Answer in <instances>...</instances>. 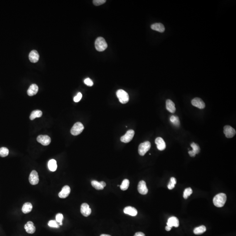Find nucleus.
I'll use <instances>...</instances> for the list:
<instances>
[{
	"label": "nucleus",
	"instance_id": "1",
	"mask_svg": "<svg viewBox=\"0 0 236 236\" xmlns=\"http://www.w3.org/2000/svg\"><path fill=\"white\" fill-rule=\"evenodd\" d=\"M227 198V196L225 194L223 193L218 194L213 198V204L217 207H222L226 203Z\"/></svg>",
	"mask_w": 236,
	"mask_h": 236
},
{
	"label": "nucleus",
	"instance_id": "2",
	"mask_svg": "<svg viewBox=\"0 0 236 236\" xmlns=\"http://www.w3.org/2000/svg\"><path fill=\"white\" fill-rule=\"evenodd\" d=\"M95 47L97 51L103 52L106 50L108 47V44L104 38L99 37L95 40Z\"/></svg>",
	"mask_w": 236,
	"mask_h": 236
},
{
	"label": "nucleus",
	"instance_id": "3",
	"mask_svg": "<svg viewBox=\"0 0 236 236\" xmlns=\"http://www.w3.org/2000/svg\"><path fill=\"white\" fill-rule=\"evenodd\" d=\"M117 98L119 99V102L122 104L127 103L129 101V96L127 93L123 90L119 89L116 92Z\"/></svg>",
	"mask_w": 236,
	"mask_h": 236
},
{
	"label": "nucleus",
	"instance_id": "4",
	"mask_svg": "<svg viewBox=\"0 0 236 236\" xmlns=\"http://www.w3.org/2000/svg\"><path fill=\"white\" fill-rule=\"evenodd\" d=\"M151 144L149 141H146L139 144L138 148V152L141 156H144L146 153L150 149Z\"/></svg>",
	"mask_w": 236,
	"mask_h": 236
},
{
	"label": "nucleus",
	"instance_id": "5",
	"mask_svg": "<svg viewBox=\"0 0 236 236\" xmlns=\"http://www.w3.org/2000/svg\"><path fill=\"white\" fill-rule=\"evenodd\" d=\"M84 129L83 125L80 122H78L74 124L70 130V133L74 136H77L81 133Z\"/></svg>",
	"mask_w": 236,
	"mask_h": 236
},
{
	"label": "nucleus",
	"instance_id": "6",
	"mask_svg": "<svg viewBox=\"0 0 236 236\" xmlns=\"http://www.w3.org/2000/svg\"><path fill=\"white\" fill-rule=\"evenodd\" d=\"M223 133L225 134L226 137L228 138L233 137L236 134V130L230 125H227L224 126Z\"/></svg>",
	"mask_w": 236,
	"mask_h": 236
},
{
	"label": "nucleus",
	"instance_id": "7",
	"mask_svg": "<svg viewBox=\"0 0 236 236\" xmlns=\"http://www.w3.org/2000/svg\"><path fill=\"white\" fill-rule=\"evenodd\" d=\"M135 132L133 130L130 129L127 131L126 133L121 137V141L124 143H128L131 141L133 137Z\"/></svg>",
	"mask_w": 236,
	"mask_h": 236
},
{
	"label": "nucleus",
	"instance_id": "8",
	"mask_svg": "<svg viewBox=\"0 0 236 236\" xmlns=\"http://www.w3.org/2000/svg\"><path fill=\"white\" fill-rule=\"evenodd\" d=\"M37 140L39 143L44 146H47L51 143V138L47 135H39L37 138Z\"/></svg>",
	"mask_w": 236,
	"mask_h": 236
},
{
	"label": "nucleus",
	"instance_id": "9",
	"mask_svg": "<svg viewBox=\"0 0 236 236\" xmlns=\"http://www.w3.org/2000/svg\"><path fill=\"white\" fill-rule=\"evenodd\" d=\"M29 181L32 185H36L39 182V177L38 173L36 171L33 170L30 174Z\"/></svg>",
	"mask_w": 236,
	"mask_h": 236
},
{
	"label": "nucleus",
	"instance_id": "10",
	"mask_svg": "<svg viewBox=\"0 0 236 236\" xmlns=\"http://www.w3.org/2000/svg\"><path fill=\"white\" fill-rule=\"evenodd\" d=\"M138 191L142 195H146L148 192L146 182L144 181H141L138 185Z\"/></svg>",
	"mask_w": 236,
	"mask_h": 236
},
{
	"label": "nucleus",
	"instance_id": "11",
	"mask_svg": "<svg viewBox=\"0 0 236 236\" xmlns=\"http://www.w3.org/2000/svg\"><path fill=\"white\" fill-rule=\"evenodd\" d=\"M80 212L84 217H87L91 213V210L89 206L87 203H84L81 205Z\"/></svg>",
	"mask_w": 236,
	"mask_h": 236
},
{
	"label": "nucleus",
	"instance_id": "12",
	"mask_svg": "<svg viewBox=\"0 0 236 236\" xmlns=\"http://www.w3.org/2000/svg\"><path fill=\"white\" fill-rule=\"evenodd\" d=\"M192 104L198 109H203L205 107V103L200 98H196L192 100Z\"/></svg>",
	"mask_w": 236,
	"mask_h": 236
},
{
	"label": "nucleus",
	"instance_id": "13",
	"mask_svg": "<svg viewBox=\"0 0 236 236\" xmlns=\"http://www.w3.org/2000/svg\"><path fill=\"white\" fill-rule=\"evenodd\" d=\"M70 192V188L68 185H65L62 188V190L59 193V197L65 198L68 196Z\"/></svg>",
	"mask_w": 236,
	"mask_h": 236
},
{
	"label": "nucleus",
	"instance_id": "14",
	"mask_svg": "<svg viewBox=\"0 0 236 236\" xmlns=\"http://www.w3.org/2000/svg\"><path fill=\"white\" fill-rule=\"evenodd\" d=\"M167 224V226L171 227L172 228L173 227H178L179 226V220L176 217H171L168 219Z\"/></svg>",
	"mask_w": 236,
	"mask_h": 236
},
{
	"label": "nucleus",
	"instance_id": "15",
	"mask_svg": "<svg viewBox=\"0 0 236 236\" xmlns=\"http://www.w3.org/2000/svg\"><path fill=\"white\" fill-rule=\"evenodd\" d=\"M191 147L192 148V150H190L188 154L191 157H194L196 154H198L200 152V149L199 146L195 143H192L191 144Z\"/></svg>",
	"mask_w": 236,
	"mask_h": 236
},
{
	"label": "nucleus",
	"instance_id": "16",
	"mask_svg": "<svg viewBox=\"0 0 236 236\" xmlns=\"http://www.w3.org/2000/svg\"><path fill=\"white\" fill-rule=\"evenodd\" d=\"M40 59L39 53L35 50H33L29 54V59L32 63H35L38 62Z\"/></svg>",
	"mask_w": 236,
	"mask_h": 236
},
{
	"label": "nucleus",
	"instance_id": "17",
	"mask_svg": "<svg viewBox=\"0 0 236 236\" xmlns=\"http://www.w3.org/2000/svg\"><path fill=\"white\" fill-rule=\"evenodd\" d=\"M155 143L157 145V148L159 150L162 151L166 148V143L162 137L157 138L155 139Z\"/></svg>",
	"mask_w": 236,
	"mask_h": 236
},
{
	"label": "nucleus",
	"instance_id": "18",
	"mask_svg": "<svg viewBox=\"0 0 236 236\" xmlns=\"http://www.w3.org/2000/svg\"><path fill=\"white\" fill-rule=\"evenodd\" d=\"M26 232L30 234L34 233L36 231V227L34 226V223L31 221H29L25 225L24 227Z\"/></svg>",
	"mask_w": 236,
	"mask_h": 236
},
{
	"label": "nucleus",
	"instance_id": "19",
	"mask_svg": "<svg viewBox=\"0 0 236 236\" xmlns=\"http://www.w3.org/2000/svg\"><path fill=\"white\" fill-rule=\"evenodd\" d=\"M124 213L125 214H128L132 217H135V216H137V209L130 206L125 208L124 209Z\"/></svg>",
	"mask_w": 236,
	"mask_h": 236
},
{
	"label": "nucleus",
	"instance_id": "20",
	"mask_svg": "<svg viewBox=\"0 0 236 236\" xmlns=\"http://www.w3.org/2000/svg\"><path fill=\"white\" fill-rule=\"evenodd\" d=\"M38 90H39V88L36 84H32L28 89L27 91V94L29 96H33L37 93Z\"/></svg>",
	"mask_w": 236,
	"mask_h": 236
},
{
	"label": "nucleus",
	"instance_id": "21",
	"mask_svg": "<svg viewBox=\"0 0 236 236\" xmlns=\"http://www.w3.org/2000/svg\"><path fill=\"white\" fill-rule=\"evenodd\" d=\"M166 109L167 110L172 113H174L176 111V108L174 103L170 99H168L166 102Z\"/></svg>",
	"mask_w": 236,
	"mask_h": 236
},
{
	"label": "nucleus",
	"instance_id": "22",
	"mask_svg": "<svg viewBox=\"0 0 236 236\" xmlns=\"http://www.w3.org/2000/svg\"><path fill=\"white\" fill-rule=\"evenodd\" d=\"M151 28L154 30L160 32H163L165 31V27L162 23H155L151 25Z\"/></svg>",
	"mask_w": 236,
	"mask_h": 236
},
{
	"label": "nucleus",
	"instance_id": "23",
	"mask_svg": "<svg viewBox=\"0 0 236 236\" xmlns=\"http://www.w3.org/2000/svg\"><path fill=\"white\" fill-rule=\"evenodd\" d=\"M49 170L51 172H55L57 169V163L54 159H51L49 161L48 164Z\"/></svg>",
	"mask_w": 236,
	"mask_h": 236
},
{
	"label": "nucleus",
	"instance_id": "24",
	"mask_svg": "<svg viewBox=\"0 0 236 236\" xmlns=\"http://www.w3.org/2000/svg\"><path fill=\"white\" fill-rule=\"evenodd\" d=\"M32 206L30 202H26L23 205L22 208V211L25 214L29 213L32 210Z\"/></svg>",
	"mask_w": 236,
	"mask_h": 236
},
{
	"label": "nucleus",
	"instance_id": "25",
	"mask_svg": "<svg viewBox=\"0 0 236 236\" xmlns=\"http://www.w3.org/2000/svg\"><path fill=\"white\" fill-rule=\"evenodd\" d=\"M206 231V227L204 225L199 226V227H196L194 230L193 232L194 234L196 235H200L202 234Z\"/></svg>",
	"mask_w": 236,
	"mask_h": 236
},
{
	"label": "nucleus",
	"instance_id": "26",
	"mask_svg": "<svg viewBox=\"0 0 236 236\" xmlns=\"http://www.w3.org/2000/svg\"><path fill=\"white\" fill-rule=\"evenodd\" d=\"M43 115V113L40 110H36L32 111L30 116V119L31 120H33L36 118H39L41 117Z\"/></svg>",
	"mask_w": 236,
	"mask_h": 236
},
{
	"label": "nucleus",
	"instance_id": "27",
	"mask_svg": "<svg viewBox=\"0 0 236 236\" xmlns=\"http://www.w3.org/2000/svg\"><path fill=\"white\" fill-rule=\"evenodd\" d=\"M170 121L176 127H179L180 126V122L179 118L178 116L172 115L170 117Z\"/></svg>",
	"mask_w": 236,
	"mask_h": 236
},
{
	"label": "nucleus",
	"instance_id": "28",
	"mask_svg": "<svg viewBox=\"0 0 236 236\" xmlns=\"http://www.w3.org/2000/svg\"><path fill=\"white\" fill-rule=\"evenodd\" d=\"M129 182L128 179H124L123 181L122 184L120 185V187L121 190L123 191H125L127 190L129 186Z\"/></svg>",
	"mask_w": 236,
	"mask_h": 236
},
{
	"label": "nucleus",
	"instance_id": "29",
	"mask_svg": "<svg viewBox=\"0 0 236 236\" xmlns=\"http://www.w3.org/2000/svg\"><path fill=\"white\" fill-rule=\"evenodd\" d=\"M177 183V180L174 177H172L170 179V182L168 185V188L170 190L173 189L175 187V185Z\"/></svg>",
	"mask_w": 236,
	"mask_h": 236
},
{
	"label": "nucleus",
	"instance_id": "30",
	"mask_svg": "<svg viewBox=\"0 0 236 236\" xmlns=\"http://www.w3.org/2000/svg\"><path fill=\"white\" fill-rule=\"evenodd\" d=\"M91 185L94 188L98 190H103L104 189V188L102 186L99 182L95 180L91 182Z\"/></svg>",
	"mask_w": 236,
	"mask_h": 236
},
{
	"label": "nucleus",
	"instance_id": "31",
	"mask_svg": "<svg viewBox=\"0 0 236 236\" xmlns=\"http://www.w3.org/2000/svg\"><path fill=\"white\" fill-rule=\"evenodd\" d=\"M9 154V150L7 148L3 147L0 148V156L5 157Z\"/></svg>",
	"mask_w": 236,
	"mask_h": 236
},
{
	"label": "nucleus",
	"instance_id": "32",
	"mask_svg": "<svg viewBox=\"0 0 236 236\" xmlns=\"http://www.w3.org/2000/svg\"><path fill=\"white\" fill-rule=\"evenodd\" d=\"M192 190L191 188H188L184 190L183 193V197L184 199H187L188 196L192 193Z\"/></svg>",
	"mask_w": 236,
	"mask_h": 236
},
{
	"label": "nucleus",
	"instance_id": "33",
	"mask_svg": "<svg viewBox=\"0 0 236 236\" xmlns=\"http://www.w3.org/2000/svg\"><path fill=\"white\" fill-rule=\"evenodd\" d=\"M48 225L49 227H51L56 228H59V226H60L58 222H57L56 221H54V220L50 221L48 223Z\"/></svg>",
	"mask_w": 236,
	"mask_h": 236
},
{
	"label": "nucleus",
	"instance_id": "34",
	"mask_svg": "<svg viewBox=\"0 0 236 236\" xmlns=\"http://www.w3.org/2000/svg\"><path fill=\"white\" fill-rule=\"evenodd\" d=\"M63 219H64V216H63V214H61V213H58V214H56V220L57 222L59 223H62Z\"/></svg>",
	"mask_w": 236,
	"mask_h": 236
},
{
	"label": "nucleus",
	"instance_id": "35",
	"mask_svg": "<svg viewBox=\"0 0 236 236\" xmlns=\"http://www.w3.org/2000/svg\"><path fill=\"white\" fill-rule=\"evenodd\" d=\"M105 0H94L93 1V3L95 6H99L103 5L106 2Z\"/></svg>",
	"mask_w": 236,
	"mask_h": 236
},
{
	"label": "nucleus",
	"instance_id": "36",
	"mask_svg": "<svg viewBox=\"0 0 236 236\" xmlns=\"http://www.w3.org/2000/svg\"><path fill=\"white\" fill-rule=\"evenodd\" d=\"M84 83L85 84L88 85V86H90V87L93 86L94 84L92 80H91L90 78H87L85 79L84 80Z\"/></svg>",
	"mask_w": 236,
	"mask_h": 236
},
{
	"label": "nucleus",
	"instance_id": "37",
	"mask_svg": "<svg viewBox=\"0 0 236 236\" xmlns=\"http://www.w3.org/2000/svg\"><path fill=\"white\" fill-rule=\"evenodd\" d=\"M82 97V94L80 93V92H79L78 93V94L76 96H75L74 98V102H75V103H78V102H79L81 100V98Z\"/></svg>",
	"mask_w": 236,
	"mask_h": 236
},
{
	"label": "nucleus",
	"instance_id": "38",
	"mask_svg": "<svg viewBox=\"0 0 236 236\" xmlns=\"http://www.w3.org/2000/svg\"><path fill=\"white\" fill-rule=\"evenodd\" d=\"M134 236H145V235L144 233L139 232L136 233Z\"/></svg>",
	"mask_w": 236,
	"mask_h": 236
},
{
	"label": "nucleus",
	"instance_id": "39",
	"mask_svg": "<svg viewBox=\"0 0 236 236\" xmlns=\"http://www.w3.org/2000/svg\"><path fill=\"white\" fill-rule=\"evenodd\" d=\"M99 182L100 183V184H101V185H102V186L104 188L105 187V186H106V185L105 182H103V181H101V182Z\"/></svg>",
	"mask_w": 236,
	"mask_h": 236
},
{
	"label": "nucleus",
	"instance_id": "40",
	"mask_svg": "<svg viewBox=\"0 0 236 236\" xmlns=\"http://www.w3.org/2000/svg\"><path fill=\"white\" fill-rule=\"evenodd\" d=\"M172 227L168 226H167L166 227H165V230H166V231H170V230L172 229Z\"/></svg>",
	"mask_w": 236,
	"mask_h": 236
},
{
	"label": "nucleus",
	"instance_id": "41",
	"mask_svg": "<svg viewBox=\"0 0 236 236\" xmlns=\"http://www.w3.org/2000/svg\"><path fill=\"white\" fill-rule=\"evenodd\" d=\"M100 236H111L110 235H108V234H103L101 235Z\"/></svg>",
	"mask_w": 236,
	"mask_h": 236
},
{
	"label": "nucleus",
	"instance_id": "42",
	"mask_svg": "<svg viewBox=\"0 0 236 236\" xmlns=\"http://www.w3.org/2000/svg\"><path fill=\"white\" fill-rule=\"evenodd\" d=\"M59 225L62 226L63 225V223H59Z\"/></svg>",
	"mask_w": 236,
	"mask_h": 236
}]
</instances>
